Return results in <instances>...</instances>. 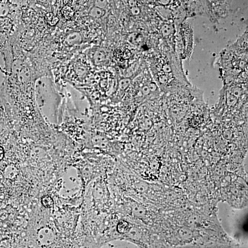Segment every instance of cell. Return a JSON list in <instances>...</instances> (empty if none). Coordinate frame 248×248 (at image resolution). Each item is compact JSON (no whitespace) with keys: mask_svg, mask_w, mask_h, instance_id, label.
Returning <instances> with one entry per match:
<instances>
[{"mask_svg":"<svg viewBox=\"0 0 248 248\" xmlns=\"http://www.w3.org/2000/svg\"><path fill=\"white\" fill-rule=\"evenodd\" d=\"M106 12L105 9L94 6L91 10L90 15L94 18H100L105 15Z\"/></svg>","mask_w":248,"mask_h":248,"instance_id":"cell-2","label":"cell"},{"mask_svg":"<svg viewBox=\"0 0 248 248\" xmlns=\"http://www.w3.org/2000/svg\"><path fill=\"white\" fill-rule=\"evenodd\" d=\"M41 202L44 207L50 209L53 207L54 205L53 201L51 197L48 195L44 196L41 199Z\"/></svg>","mask_w":248,"mask_h":248,"instance_id":"cell-4","label":"cell"},{"mask_svg":"<svg viewBox=\"0 0 248 248\" xmlns=\"http://www.w3.org/2000/svg\"><path fill=\"white\" fill-rule=\"evenodd\" d=\"M175 28L173 25L170 23H164L160 28V32L163 37H168L173 34Z\"/></svg>","mask_w":248,"mask_h":248,"instance_id":"cell-1","label":"cell"},{"mask_svg":"<svg viewBox=\"0 0 248 248\" xmlns=\"http://www.w3.org/2000/svg\"><path fill=\"white\" fill-rule=\"evenodd\" d=\"M131 80L130 78H124L121 79L119 82V87L122 90H125L130 86Z\"/></svg>","mask_w":248,"mask_h":248,"instance_id":"cell-5","label":"cell"},{"mask_svg":"<svg viewBox=\"0 0 248 248\" xmlns=\"http://www.w3.org/2000/svg\"><path fill=\"white\" fill-rule=\"evenodd\" d=\"M131 13L134 16L138 15L140 14L141 12V9L139 7L136 6L134 7H131Z\"/></svg>","mask_w":248,"mask_h":248,"instance_id":"cell-8","label":"cell"},{"mask_svg":"<svg viewBox=\"0 0 248 248\" xmlns=\"http://www.w3.org/2000/svg\"><path fill=\"white\" fill-rule=\"evenodd\" d=\"M170 0H159V2L161 5L166 6L169 4Z\"/></svg>","mask_w":248,"mask_h":248,"instance_id":"cell-10","label":"cell"},{"mask_svg":"<svg viewBox=\"0 0 248 248\" xmlns=\"http://www.w3.org/2000/svg\"><path fill=\"white\" fill-rule=\"evenodd\" d=\"M108 4V2L107 0H95L94 2V6L105 9Z\"/></svg>","mask_w":248,"mask_h":248,"instance_id":"cell-7","label":"cell"},{"mask_svg":"<svg viewBox=\"0 0 248 248\" xmlns=\"http://www.w3.org/2000/svg\"><path fill=\"white\" fill-rule=\"evenodd\" d=\"M96 62L97 64H100L104 61L105 59V54L103 51H98L96 54L95 55Z\"/></svg>","mask_w":248,"mask_h":248,"instance_id":"cell-6","label":"cell"},{"mask_svg":"<svg viewBox=\"0 0 248 248\" xmlns=\"http://www.w3.org/2000/svg\"><path fill=\"white\" fill-rule=\"evenodd\" d=\"M131 226L127 222L122 220L118 223L117 230L121 233H126L131 230Z\"/></svg>","mask_w":248,"mask_h":248,"instance_id":"cell-3","label":"cell"},{"mask_svg":"<svg viewBox=\"0 0 248 248\" xmlns=\"http://www.w3.org/2000/svg\"><path fill=\"white\" fill-rule=\"evenodd\" d=\"M4 156V151L2 147L0 146V161L3 159Z\"/></svg>","mask_w":248,"mask_h":248,"instance_id":"cell-11","label":"cell"},{"mask_svg":"<svg viewBox=\"0 0 248 248\" xmlns=\"http://www.w3.org/2000/svg\"><path fill=\"white\" fill-rule=\"evenodd\" d=\"M128 4L130 7L138 6V2L137 0H128Z\"/></svg>","mask_w":248,"mask_h":248,"instance_id":"cell-9","label":"cell"}]
</instances>
